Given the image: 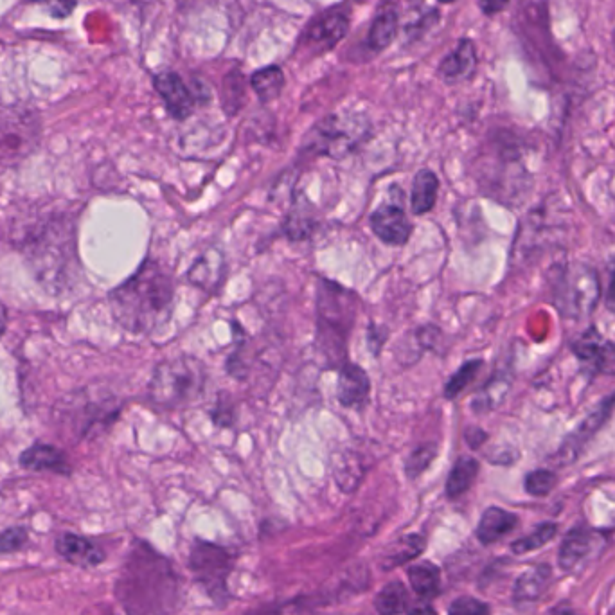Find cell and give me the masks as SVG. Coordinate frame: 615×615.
<instances>
[{
    "label": "cell",
    "instance_id": "cell-24",
    "mask_svg": "<svg viewBox=\"0 0 615 615\" xmlns=\"http://www.w3.org/2000/svg\"><path fill=\"white\" fill-rule=\"evenodd\" d=\"M364 464L360 461L355 452L346 450L335 455V463H333V473H335V481L340 486L342 491H355L362 477H364Z\"/></svg>",
    "mask_w": 615,
    "mask_h": 615
},
{
    "label": "cell",
    "instance_id": "cell-3",
    "mask_svg": "<svg viewBox=\"0 0 615 615\" xmlns=\"http://www.w3.org/2000/svg\"><path fill=\"white\" fill-rule=\"evenodd\" d=\"M27 263L45 290L60 294L76 277V236L71 218L47 216L26 234Z\"/></svg>",
    "mask_w": 615,
    "mask_h": 615
},
{
    "label": "cell",
    "instance_id": "cell-23",
    "mask_svg": "<svg viewBox=\"0 0 615 615\" xmlns=\"http://www.w3.org/2000/svg\"><path fill=\"white\" fill-rule=\"evenodd\" d=\"M423 551H425V538L423 536H403L385 551L384 556H382V567L385 571H391V569H396V567L418 558Z\"/></svg>",
    "mask_w": 615,
    "mask_h": 615
},
{
    "label": "cell",
    "instance_id": "cell-29",
    "mask_svg": "<svg viewBox=\"0 0 615 615\" xmlns=\"http://www.w3.org/2000/svg\"><path fill=\"white\" fill-rule=\"evenodd\" d=\"M551 580V569L547 565H538L531 571L524 572L517 581L515 587V599L517 601H533L538 598Z\"/></svg>",
    "mask_w": 615,
    "mask_h": 615
},
{
    "label": "cell",
    "instance_id": "cell-26",
    "mask_svg": "<svg viewBox=\"0 0 615 615\" xmlns=\"http://www.w3.org/2000/svg\"><path fill=\"white\" fill-rule=\"evenodd\" d=\"M479 475V461L473 457H461L454 464L452 472L446 481V495L448 499H459L466 491L472 488L473 482Z\"/></svg>",
    "mask_w": 615,
    "mask_h": 615
},
{
    "label": "cell",
    "instance_id": "cell-33",
    "mask_svg": "<svg viewBox=\"0 0 615 615\" xmlns=\"http://www.w3.org/2000/svg\"><path fill=\"white\" fill-rule=\"evenodd\" d=\"M437 446L436 443H423L418 448L412 450V454L407 459L405 464V473L409 479H418L421 473L427 470L432 461L436 459Z\"/></svg>",
    "mask_w": 615,
    "mask_h": 615
},
{
    "label": "cell",
    "instance_id": "cell-2",
    "mask_svg": "<svg viewBox=\"0 0 615 615\" xmlns=\"http://www.w3.org/2000/svg\"><path fill=\"white\" fill-rule=\"evenodd\" d=\"M173 299L175 285L170 272L161 263L148 259L134 276L112 290L110 308L121 328L146 335L170 319Z\"/></svg>",
    "mask_w": 615,
    "mask_h": 615
},
{
    "label": "cell",
    "instance_id": "cell-19",
    "mask_svg": "<svg viewBox=\"0 0 615 615\" xmlns=\"http://www.w3.org/2000/svg\"><path fill=\"white\" fill-rule=\"evenodd\" d=\"M517 522V515L509 513L506 509L488 508L482 513L481 522L477 526V538L481 540V544H495L502 536L511 533Z\"/></svg>",
    "mask_w": 615,
    "mask_h": 615
},
{
    "label": "cell",
    "instance_id": "cell-34",
    "mask_svg": "<svg viewBox=\"0 0 615 615\" xmlns=\"http://www.w3.org/2000/svg\"><path fill=\"white\" fill-rule=\"evenodd\" d=\"M554 536H556V526L554 524H542V526L536 527L531 535L517 540L511 549H513V553L517 554L531 553V551L540 549L547 542H551Z\"/></svg>",
    "mask_w": 615,
    "mask_h": 615
},
{
    "label": "cell",
    "instance_id": "cell-41",
    "mask_svg": "<svg viewBox=\"0 0 615 615\" xmlns=\"http://www.w3.org/2000/svg\"><path fill=\"white\" fill-rule=\"evenodd\" d=\"M607 304L608 308L615 310V270L610 279V285H608Z\"/></svg>",
    "mask_w": 615,
    "mask_h": 615
},
{
    "label": "cell",
    "instance_id": "cell-15",
    "mask_svg": "<svg viewBox=\"0 0 615 615\" xmlns=\"http://www.w3.org/2000/svg\"><path fill=\"white\" fill-rule=\"evenodd\" d=\"M56 553L62 556L65 562L72 563L81 569L96 567L105 560V551L96 542L83 536L62 533L54 540Z\"/></svg>",
    "mask_w": 615,
    "mask_h": 615
},
{
    "label": "cell",
    "instance_id": "cell-37",
    "mask_svg": "<svg viewBox=\"0 0 615 615\" xmlns=\"http://www.w3.org/2000/svg\"><path fill=\"white\" fill-rule=\"evenodd\" d=\"M448 615H490V607L479 599L464 596V598L455 599L448 610Z\"/></svg>",
    "mask_w": 615,
    "mask_h": 615
},
{
    "label": "cell",
    "instance_id": "cell-32",
    "mask_svg": "<svg viewBox=\"0 0 615 615\" xmlns=\"http://www.w3.org/2000/svg\"><path fill=\"white\" fill-rule=\"evenodd\" d=\"M482 360H470L455 371L454 375L450 376L448 384L445 387L446 400H454L459 394L463 393L468 385L472 384L475 376L481 371Z\"/></svg>",
    "mask_w": 615,
    "mask_h": 615
},
{
    "label": "cell",
    "instance_id": "cell-7",
    "mask_svg": "<svg viewBox=\"0 0 615 615\" xmlns=\"http://www.w3.org/2000/svg\"><path fill=\"white\" fill-rule=\"evenodd\" d=\"M38 132V119L29 108L0 107V159H24L35 148Z\"/></svg>",
    "mask_w": 615,
    "mask_h": 615
},
{
    "label": "cell",
    "instance_id": "cell-17",
    "mask_svg": "<svg viewBox=\"0 0 615 615\" xmlns=\"http://www.w3.org/2000/svg\"><path fill=\"white\" fill-rule=\"evenodd\" d=\"M477 67V53L472 40H461L452 53L446 56L443 62L439 63V76L448 85H457L472 78L473 72Z\"/></svg>",
    "mask_w": 615,
    "mask_h": 615
},
{
    "label": "cell",
    "instance_id": "cell-18",
    "mask_svg": "<svg viewBox=\"0 0 615 615\" xmlns=\"http://www.w3.org/2000/svg\"><path fill=\"white\" fill-rule=\"evenodd\" d=\"M20 464L33 472H53L58 475H71L72 472L71 463L62 450L44 443H36L24 450L20 455Z\"/></svg>",
    "mask_w": 615,
    "mask_h": 615
},
{
    "label": "cell",
    "instance_id": "cell-39",
    "mask_svg": "<svg viewBox=\"0 0 615 615\" xmlns=\"http://www.w3.org/2000/svg\"><path fill=\"white\" fill-rule=\"evenodd\" d=\"M508 4L509 0H479V8H481L482 13L488 15V17L497 15L502 9H506Z\"/></svg>",
    "mask_w": 615,
    "mask_h": 615
},
{
    "label": "cell",
    "instance_id": "cell-27",
    "mask_svg": "<svg viewBox=\"0 0 615 615\" xmlns=\"http://www.w3.org/2000/svg\"><path fill=\"white\" fill-rule=\"evenodd\" d=\"M592 545V535L585 529H572L569 535L563 538L560 549V565L563 571H571L589 554Z\"/></svg>",
    "mask_w": 615,
    "mask_h": 615
},
{
    "label": "cell",
    "instance_id": "cell-9",
    "mask_svg": "<svg viewBox=\"0 0 615 615\" xmlns=\"http://www.w3.org/2000/svg\"><path fill=\"white\" fill-rule=\"evenodd\" d=\"M366 135V121H358L357 116L344 119L340 116H328L315 126L308 135V152L322 153L331 157H342L351 152V148L362 141Z\"/></svg>",
    "mask_w": 615,
    "mask_h": 615
},
{
    "label": "cell",
    "instance_id": "cell-28",
    "mask_svg": "<svg viewBox=\"0 0 615 615\" xmlns=\"http://www.w3.org/2000/svg\"><path fill=\"white\" fill-rule=\"evenodd\" d=\"M410 587L418 594L419 598H436L441 585V572L434 563L421 562L409 567Z\"/></svg>",
    "mask_w": 615,
    "mask_h": 615
},
{
    "label": "cell",
    "instance_id": "cell-36",
    "mask_svg": "<svg viewBox=\"0 0 615 615\" xmlns=\"http://www.w3.org/2000/svg\"><path fill=\"white\" fill-rule=\"evenodd\" d=\"M29 542L24 527H8L0 533V554H13L22 551Z\"/></svg>",
    "mask_w": 615,
    "mask_h": 615
},
{
    "label": "cell",
    "instance_id": "cell-4",
    "mask_svg": "<svg viewBox=\"0 0 615 615\" xmlns=\"http://www.w3.org/2000/svg\"><path fill=\"white\" fill-rule=\"evenodd\" d=\"M358 310L360 299L353 290L330 279H319L315 344L328 367L340 369L348 364L349 337Z\"/></svg>",
    "mask_w": 615,
    "mask_h": 615
},
{
    "label": "cell",
    "instance_id": "cell-11",
    "mask_svg": "<svg viewBox=\"0 0 615 615\" xmlns=\"http://www.w3.org/2000/svg\"><path fill=\"white\" fill-rule=\"evenodd\" d=\"M614 409L615 393L614 396H610L608 400L601 403L598 409L594 410L589 418L585 419L580 427L576 428L571 436L565 439V443L560 446L558 455H556V457H558V463L569 464L572 463V461H576L578 455L583 452L585 445L594 437V434L598 432L599 428L607 423V419L610 418V414H612V410Z\"/></svg>",
    "mask_w": 615,
    "mask_h": 615
},
{
    "label": "cell",
    "instance_id": "cell-44",
    "mask_svg": "<svg viewBox=\"0 0 615 615\" xmlns=\"http://www.w3.org/2000/svg\"><path fill=\"white\" fill-rule=\"evenodd\" d=\"M439 2H443V4H452L455 0H439Z\"/></svg>",
    "mask_w": 615,
    "mask_h": 615
},
{
    "label": "cell",
    "instance_id": "cell-13",
    "mask_svg": "<svg viewBox=\"0 0 615 615\" xmlns=\"http://www.w3.org/2000/svg\"><path fill=\"white\" fill-rule=\"evenodd\" d=\"M155 90L159 92L164 107L170 112L171 117L184 121L195 110V96L191 94L188 85L180 78L177 72L164 71L155 76L153 80Z\"/></svg>",
    "mask_w": 615,
    "mask_h": 615
},
{
    "label": "cell",
    "instance_id": "cell-1",
    "mask_svg": "<svg viewBox=\"0 0 615 615\" xmlns=\"http://www.w3.org/2000/svg\"><path fill=\"white\" fill-rule=\"evenodd\" d=\"M116 594L128 615H173L182 601V580L168 558L144 542H135Z\"/></svg>",
    "mask_w": 615,
    "mask_h": 615
},
{
    "label": "cell",
    "instance_id": "cell-12",
    "mask_svg": "<svg viewBox=\"0 0 615 615\" xmlns=\"http://www.w3.org/2000/svg\"><path fill=\"white\" fill-rule=\"evenodd\" d=\"M371 229L378 240L393 247H402L412 234V223L403 207L387 204L378 207L375 213L371 214Z\"/></svg>",
    "mask_w": 615,
    "mask_h": 615
},
{
    "label": "cell",
    "instance_id": "cell-6",
    "mask_svg": "<svg viewBox=\"0 0 615 615\" xmlns=\"http://www.w3.org/2000/svg\"><path fill=\"white\" fill-rule=\"evenodd\" d=\"M189 567L195 574L198 585L204 587L205 592L214 603L223 605L229 598L227 581L234 567V554L222 545L200 542L191 547L189 554Z\"/></svg>",
    "mask_w": 615,
    "mask_h": 615
},
{
    "label": "cell",
    "instance_id": "cell-42",
    "mask_svg": "<svg viewBox=\"0 0 615 615\" xmlns=\"http://www.w3.org/2000/svg\"><path fill=\"white\" fill-rule=\"evenodd\" d=\"M409 615H437L436 610L428 605H419L410 610Z\"/></svg>",
    "mask_w": 615,
    "mask_h": 615
},
{
    "label": "cell",
    "instance_id": "cell-45",
    "mask_svg": "<svg viewBox=\"0 0 615 615\" xmlns=\"http://www.w3.org/2000/svg\"><path fill=\"white\" fill-rule=\"evenodd\" d=\"M614 42H615V35H614Z\"/></svg>",
    "mask_w": 615,
    "mask_h": 615
},
{
    "label": "cell",
    "instance_id": "cell-38",
    "mask_svg": "<svg viewBox=\"0 0 615 615\" xmlns=\"http://www.w3.org/2000/svg\"><path fill=\"white\" fill-rule=\"evenodd\" d=\"M54 17L63 18L71 15L76 8V0H42Z\"/></svg>",
    "mask_w": 615,
    "mask_h": 615
},
{
    "label": "cell",
    "instance_id": "cell-30",
    "mask_svg": "<svg viewBox=\"0 0 615 615\" xmlns=\"http://www.w3.org/2000/svg\"><path fill=\"white\" fill-rule=\"evenodd\" d=\"M409 594L402 581L387 583L376 596L375 608L378 615H400L407 610Z\"/></svg>",
    "mask_w": 615,
    "mask_h": 615
},
{
    "label": "cell",
    "instance_id": "cell-21",
    "mask_svg": "<svg viewBox=\"0 0 615 615\" xmlns=\"http://www.w3.org/2000/svg\"><path fill=\"white\" fill-rule=\"evenodd\" d=\"M437 191H439V180L436 173L432 170L418 171L410 191L412 213L425 214L432 211L436 205Z\"/></svg>",
    "mask_w": 615,
    "mask_h": 615
},
{
    "label": "cell",
    "instance_id": "cell-10",
    "mask_svg": "<svg viewBox=\"0 0 615 615\" xmlns=\"http://www.w3.org/2000/svg\"><path fill=\"white\" fill-rule=\"evenodd\" d=\"M349 18L337 11L326 13L315 18L304 33L303 42L306 51L310 54H324L339 44L344 36L348 35Z\"/></svg>",
    "mask_w": 615,
    "mask_h": 615
},
{
    "label": "cell",
    "instance_id": "cell-25",
    "mask_svg": "<svg viewBox=\"0 0 615 615\" xmlns=\"http://www.w3.org/2000/svg\"><path fill=\"white\" fill-rule=\"evenodd\" d=\"M250 87L263 103H270L279 98L285 89V74L276 65L259 69L250 76Z\"/></svg>",
    "mask_w": 615,
    "mask_h": 615
},
{
    "label": "cell",
    "instance_id": "cell-31",
    "mask_svg": "<svg viewBox=\"0 0 615 615\" xmlns=\"http://www.w3.org/2000/svg\"><path fill=\"white\" fill-rule=\"evenodd\" d=\"M313 227H315V218L312 216L310 202L299 198L286 218L285 231L292 240H304L312 234Z\"/></svg>",
    "mask_w": 615,
    "mask_h": 615
},
{
    "label": "cell",
    "instance_id": "cell-16",
    "mask_svg": "<svg viewBox=\"0 0 615 615\" xmlns=\"http://www.w3.org/2000/svg\"><path fill=\"white\" fill-rule=\"evenodd\" d=\"M371 393V380L362 367L348 362L339 369L337 382V400L342 407L358 409L367 402Z\"/></svg>",
    "mask_w": 615,
    "mask_h": 615
},
{
    "label": "cell",
    "instance_id": "cell-20",
    "mask_svg": "<svg viewBox=\"0 0 615 615\" xmlns=\"http://www.w3.org/2000/svg\"><path fill=\"white\" fill-rule=\"evenodd\" d=\"M396 33H398V11L391 2H387L380 8L371 24L369 35H367V45L376 53H380L393 44Z\"/></svg>",
    "mask_w": 615,
    "mask_h": 615
},
{
    "label": "cell",
    "instance_id": "cell-8",
    "mask_svg": "<svg viewBox=\"0 0 615 615\" xmlns=\"http://www.w3.org/2000/svg\"><path fill=\"white\" fill-rule=\"evenodd\" d=\"M601 294L598 274L589 265H576L560 279L558 306L565 315L587 319L596 310Z\"/></svg>",
    "mask_w": 615,
    "mask_h": 615
},
{
    "label": "cell",
    "instance_id": "cell-5",
    "mask_svg": "<svg viewBox=\"0 0 615 615\" xmlns=\"http://www.w3.org/2000/svg\"><path fill=\"white\" fill-rule=\"evenodd\" d=\"M205 382L207 371L204 364L198 358L182 355L155 367L148 396L159 409H180L200 398Z\"/></svg>",
    "mask_w": 615,
    "mask_h": 615
},
{
    "label": "cell",
    "instance_id": "cell-14",
    "mask_svg": "<svg viewBox=\"0 0 615 615\" xmlns=\"http://www.w3.org/2000/svg\"><path fill=\"white\" fill-rule=\"evenodd\" d=\"M576 357L594 367L598 373L615 375V344L607 342L596 330H589L574 342Z\"/></svg>",
    "mask_w": 615,
    "mask_h": 615
},
{
    "label": "cell",
    "instance_id": "cell-22",
    "mask_svg": "<svg viewBox=\"0 0 615 615\" xmlns=\"http://www.w3.org/2000/svg\"><path fill=\"white\" fill-rule=\"evenodd\" d=\"M223 254L211 250L205 252L202 258L189 270V281L204 288V290H216L223 279Z\"/></svg>",
    "mask_w": 615,
    "mask_h": 615
},
{
    "label": "cell",
    "instance_id": "cell-43",
    "mask_svg": "<svg viewBox=\"0 0 615 615\" xmlns=\"http://www.w3.org/2000/svg\"><path fill=\"white\" fill-rule=\"evenodd\" d=\"M6 328H8V313H6V308L0 303V339L4 337Z\"/></svg>",
    "mask_w": 615,
    "mask_h": 615
},
{
    "label": "cell",
    "instance_id": "cell-40",
    "mask_svg": "<svg viewBox=\"0 0 615 615\" xmlns=\"http://www.w3.org/2000/svg\"><path fill=\"white\" fill-rule=\"evenodd\" d=\"M486 439H488V434L482 432L481 428H468L466 430V441L472 448H479Z\"/></svg>",
    "mask_w": 615,
    "mask_h": 615
},
{
    "label": "cell",
    "instance_id": "cell-35",
    "mask_svg": "<svg viewBox=\"0 0 615 615\" xmlns=\"http://www.w3.org/2000/svg\"><path fill=\"white\" fill-rule=\"evenodd\" d=\"M556 473L549 470H535L526 477V491L533 497H545L556 486Z\"/></svg>",
    "mask_w": 615,
    "mask_h": 615
}]
</instances>
